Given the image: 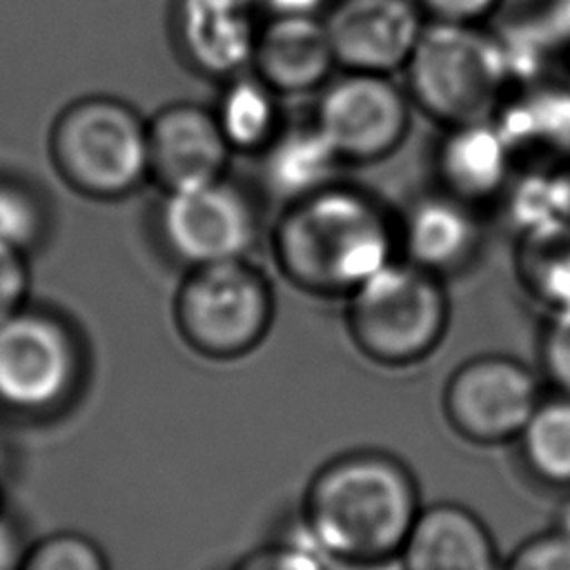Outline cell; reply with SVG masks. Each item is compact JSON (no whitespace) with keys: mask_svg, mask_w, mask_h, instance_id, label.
Segmentation results:
<instances>
[{"mask_svg":"<svg viewBox=\"0 0 570 570\" xmlns=\"http://www.w3.org/2000/svg\"><path fill=\"white\" fill-rule=\"evenodd\" d=\"M421 508L419 481L403 459L356 448L312 474L296 528L330 561L385 559L399 554Z\"/></svg>","mask_w":570,"mask_h":570,"instance_id":"6da1fadb","label":"cell"},{"mask_svg":"<svg viewBox=\"0 0 570 570\" xmlns=\"http://www.w3.org/2000/svg\"><path fill=\"white\" fill-rule=\"evenodd\" d=\"M272 256L289 285L345 298L399 258L396 216L372 194L343 180L283 205Z\"/></svg>","mask_w":570,"mask_h":570,"instance_id":"7a4b0ae2","label":"cell"},{"mask_svg":"<svg viewBox=\"0 0 570 570\" xmlns=\"http://www.w3.org/2000/svg\"><path fill=\"white\" fill-rule=\"evenodd\" d=\"M343 323L358 354L383 367H407L430 356L450 325L443 278L394 258L345 298Z\"/></svg>","mask_w":570,"mask_h":570,"instance_id":"3957f363","label":"cell"},{"mask_svg":"<svg viewBox=\"0 0 570 570\" xmlns=\"http://www.w3.org/2000/svg\"><path fill=\"white\" fill-rule=\"evenodd\" d=\"M410 100L445 127L494 118L510 67L501 38L483 24H425L405 65Z\"/></svg>","mask_w":570,"mask_h":570,"instance_id":"277c9868","label":"cell"},{"mask_svg":"<svg viewBox=\"0 0 570 570\" xmlns=\"http://www.w3.org/2000/svg\"><path fill=\"white\" fill-rule=\"evenodd\" d=\"M274 312L272 281L249 256L187 267L171 301L180 341L212 361L254 352L269 334Z\"/></svg>","mask_w":570,"mask_h":570,"instance_id":"5b68a950","label":"cell"},{"mask_svg":"<svg viewBox=\"0 0 570 570\" xmlns=\"http://www.w3.org/2000/svg\"><path fill=\"white\" fill-rule=\"evenodd\" d=\"M53 145L65 178L89 196L120 198L149 180L147 120L122 100H78L58 120Z\"/></svg>","mask_w":570,"mask_h":570,"instance_id":"8992f818","label":"cell"},{"mask_svg":"<svg viewBox=\"0 0 570 570\" xmlns=\"http://www.w3.org/2000/svg\"><path fill=\"white\" fill-rule=\"evenodd\" d=\"M543 399L541 379L508 354H479L452 370L441 410L463 441L474 445L514 443Z\"/></svg>","mask_w":570,"mask_h":570,"instance_id":"52a82bcc","label":"cell"},{"mask_svg":"<svg viewBox=\"0 0 570 570\" xmlns=\"http://www.w3.org/2000/svg\"><path fill=\"white\" fill-rule=\"evenodd\" d=\"M158 238L185 269L247 258L258 240L254 200L227 176L207 185L163 191L156 214Z\"/></svg>","mask_w":570,"mask_h":570,"instance_id":"ba28073f","label":"cell"},{"mask_svg":"<svg viewBox=\"0 0 570 570\" xmlns=\"http://www.w3.org/2000/svg\"><path fill=\"white\" fill-rule=\"evenodd\" d=\"M412 100L385 73L345 71L321 89L312 120L345 165L387 158L410 131Z\"/></svg>","mask_w":570,"mask_h":570,"instance_id":"9c48e42d","label":"cell"},{"mask_svg":"<svg viewBox=\"0 0 570 570\" xmlns=\"http://www.w3.org/2000/svg\"><path fill=\"white\" fill-rule=\"evenodd\" d=\"M80 352L71 330L51 314L18 309L0 323V403L42 412L76 387Z\"/></svg>","mask_w":570,"mask_h":570,"instance_id":"30bf717a","label":"cell"},{"mask_svg":"<svg viewBox=\"0 0 570 570\" xmlns=\"http://www.w3.org/2000/svg\"><path fill=\"white\" fill-rule=\"evenodd\" d=\"M323 20L341 69L385 76L405 69L428 24L416 0H332Z\"/></svg>","mask_w":570,"mask_h":570,"instance_id":"8fae6325","label":"cell"},{"mask_svg":"<svg viewBox=\"0 0 570 570\" xmlns=\"http://www.w3.org/2000/svg\"><path fill=\"white\" fill-rule=\"evenodd\" d=\"M149 178L163 191L207 185L227 176L234 156L214 109L171 102L147 120Z\"/></svg>","mask_w":570,"mask_h":570,"instance_id":"7c38bea8","label":"cell"},{"mask_svg":"<svg viewBox=\"0 0 570 570\" xmlns=\"http://www.w3.org/2000/svg\"><path fill=\"white\" fill-rule=\"evenodd\" d=\"M258 9L256 0H176L174 38L185 62L218 80L252 69Z\"/></svg>","mask_w":570,"mask_h":570,"instance_id":"4fadbf2b","label":"cell"},{"mask_svg":"<svg viewBox=\"0 0 570 570\" xmlns=\"http://www.w3.org/2000/svg\"><path fill=\"white\" fill-rule=\"evenodd\" d=\"M483 243L476 207L439 189L396 216L399 258L441 278L470 267Z\"/></svg>","mask_w":570,"mask_h":570,"instance_id":"5bb4252c","label":"cell"},{"mask_svg":"<svg viewBox=\"0 0 570 570\" xmlns=\"http://www.w3.org/2000/svg\"><path fill=\"white\" fill-rule=\"evenodd\" d=\"M336 56L318 13H272L263 18L252 71L281 96L321 89L336 69Z\"/></svg>","mask_w":570,"mask_h":570,"instance_id":"9a60e30c","label":"cell"},{"mask_svg":"<svg viewBox=\"0 0 570 570\" xmlns=\"http://www.w3.org/2000/svg\"><path fill=\"white\" fill-rule=\"evenodd\" d=\"M396 557L403 570H501L503 561L488 523L456 501L423 505Z\"/></svg>","mask_w":570,"mask_h":570,"instance_id":"2e32d148","label":"cell"},{"mask_svg":"<svg viewBox=\"0 0 570 570\" xmlns=\"http://www.w3.org/2000/svg\"><path fill=\"white\" fill-rule=\"evenodd\" d=\"M443 191L479 207L501 198L514 176V154L492 118L445 127L434 156Z\"/></svg>","mask_w":570,"mask_h":570,"instance_id":"e0dca14e","label":"cell"},{"mask_svg":"<svg viewBox=\"0 0 570 570\" xmlns=\"http://www.w3.org/2000/svg\"><path fill=\"white\" fill-rule=\"evenodd\" d=\"M256 156L261 183L281 205L338 183V171L345 167L312 118L296 125L285 122Z\"/></svg>","mask_w":570,"mask_h":570,"instance_id":"ac0fdd59","label":"cell"},{"mask_svg":"<svg viewBox=\"0 0 570 570\" xmlns=\"http://www.w3.org/2000/svg\"><path fill=\"white\" fill-rule=\"evenodd\" d=\"M492 120L505 136L514 160L532 154L546 169L570 160V91L543 89L521 100H503Z\"/></svg>","mask_w":570,"mask_h":570,"instance_id":"d6986e66","label":"cell"},{"mask_svg":"<svg viewBox=\"0 0 570 570\" xmlns=\"http://www.w3.org/2000/svg\"><path fill=\"white\" fill-rule=\"evenodd\" d=\"M212 109L234 154L256 156L285 125L281 94L252 69L227 78Z\"/></svg>","mask_w":570,"mask_h":570,"instance_id":"ffe728a7","label":"cell"},{"mask_svg":"<svg viewBox=\"0 0 570 570\" xmlns=\"http://www.w3.org/2000/svg\"><path fill=\"white\" fill-rule=\"evenodd\" d=\"M517 276L525 294L554 312L570 305V223L519 234Z\"/></svg>","mask_w":570,"mask_h":570,"instance_id":"44dd1931","label":"cell"},{"mask_svg":"<svg viewBox=\"0 0 570 570\" xmlns=\"http://www.w3.org/2000/svg\"><path fill=\"white\" fill-rule=\"evenodd\" d=\"M514 445L537 481L570 490V396L543 394Z\"/></svg>","mask_w":570,"mask_h":570,"instance_id":"7402d4cb","label":"cell"},{"mask_svg":"<svg viewBox=\"0 0 570 570\" xmlns=\"http://www.w3.org/2000/svg\"><path fill=\"white\" fill-rule=\"evenodd\" d=\"M16 570H109L102 548L80 532H53L31 546Z\"/></svg>","mask_w":570,"mask_h":570,"instance_id":"603a6c76","label":"cell"},{"mask_svg":"<svg viewBox=\"0 0 570 570\" xmlns=\"http://www.w3.org/2000/svg\"><path fill=\"white\" fill-rule=\"evenodd\" d=\"M332 561L296 528L292 537L263 543L238 557L227 570H330Z\"/></svg>","mask_w":570,"mask_h":570,"instance_id":"cb8c5ba5","label":"cell"},{"mask_svg":"<svg viewBox=\"0 0 570 570\" xmlns=\"http://www.w3.org/2000/svg\"><path fill=\"white\" fill-rule=\"evenodd\" d=\"M42 232L38 198L22 185L0 180V240L27 252Z\"/></svg>","mask_w":570,"mask_h":570,"instance_id":"d4e9b609","label":"cell"},{"mask_svg":"<svg viewBox=\"0 0 570 570\" xmlns=\"http://www.w3.org/2000/svg\"><path fill=\"white\" fill-rule=\"evenodd\" d=\"M539 361L552 392L570 396V305L546 312L539 334Z\"/></svg>","mask_w":570,"mask_h":570,"instance_id":"484cf974","label":"cell"},{"mask_svg":"<svg viewBox=\"0 0 570 570\" xmlns=\"http://www.w3.org/2000/svg\"><path fill=\"white\" fill-rule=\"evenodd\" d=\"M501 570H570V534L550 525L523 539L503 557Z\"/></svg>","mask_w":570,"mask_h":570,"instance_id":"4316f807","label":"cell"},{"mask_svg":"<svg viewBox=\"0 0 570 570\" xmlns=\"http://www.w3.org/2000/svg\"><path fill=\"white\" fill-rule=\"evenodd\" d=\"M29 272L24 252L0 240V323L24 307Z\"/></svg>","mask_w":570,"mask_h":570,"instance_id":"83f0119b","label":"cell"},{"mask_svg":"<svg viewBox=\"0 0 570 570\" xmlns=\"http://www.w3.org/2000/svg\"><path fill=\"white\" fill-rule=\"evenodd\" d=\"M430 22L483 24L501 0H416Z\"/></svg>","mask_w":570,"mask_h":570,"instance_id":"f1b7e54d","label":"cell"},{"mask_svg":"<svg viewBox=\"0 0 570 570\" xmlns=\"http://www.w3.org/2000/svg\"><path fill=\"white\" fill-rule=\"evenodd\" d=\"M332 0H256V4L267 13H321Z\"/></svg>","mask_w":570,"mask_h":570,"instance_id":"f546056e","label":"cell"},{"mask_svg":"<svg viewBox=\"0 0 570 570\" xmlns=\"http://www.w3.org/2000/svg\"><path fill=\"white\" fill-rule=\"evenodd\" d=\"M330 570H403L399 557L385 559H352V561H332Z\"/></svg>","mask_w":570,"mask_h":570,"instance_id":"4dcf8cb0","label":"cell"},{"mask_svg":"<svg viewBox=\"0 0 570 570\" xmlns=\"http://www.w3.org/2000/svg\"><path fill=\"white\" fill-rule=\"evenodd\" d=\"M13 550H16L13 534L7 528L4 519L0 517V570H16L18 568V561H20L22 554L18 557Z\"/></svg>","mask_w":570,"mask_h":570,"instance_id":"1f68e13d","label":"cell"},{"mask_svg":"<svg viewBox=\"0 0 570 570\" xmlns=\"http://www.w3.org/2000/svg\"><path fill=\"white\" fill-rule=\"evenodd\" d=\"M552 528L570 534V497L566 501H561V505L557 508V512L552 517Z\"/></svg>","mask_w":570,"mask_h":570,"instance_id":"d6a6232c","label":"cell"},{"mask_svg":"<svg viewBox=\"0 0 570 570\" xmlns=\"http://www.w3.org/2000/svg\"><path fill=\"white\" fill-rule=\"evenodd\" d=\"M559 178H561V189H563V200H566V214L570 220V160L559 167Z\"/></svg>","mask_w":570,"mask_h":570,"instance_id":"836d02e7","label":"cell"}]
</instances>
